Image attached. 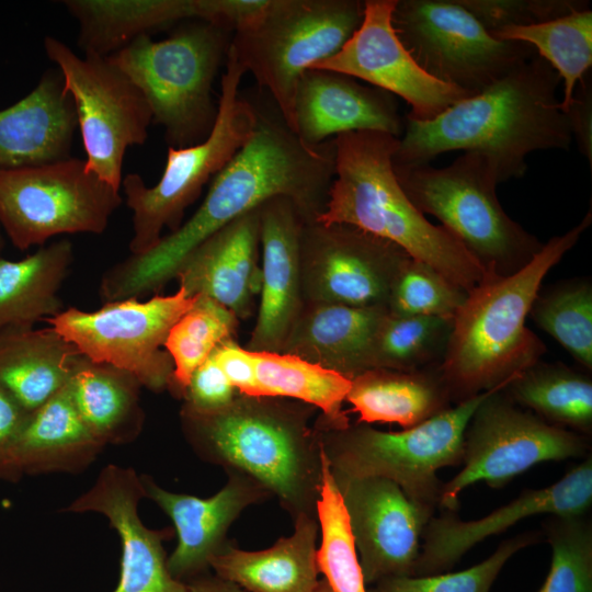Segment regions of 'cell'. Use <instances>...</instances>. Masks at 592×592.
Wrapping results in <instances>:
<instances>
[{
	"label": "cell",
	"mask_w": 592,
	"mask_h": 592,
	"mask_svg": "<svg viewBox=\"0 0 592 592\" xmlns=\"http://www.w3.org/2000/svg\"><path fill=\"white\" fill-rule=\"evenodd\" d=\"M254 107L258 119L252 137L213 178L196 212L150 250L130 254L103 275L100 296L104 303L160 292L195 247L273 197L291 200L307 221L321 214L334 177L333 138L308 146L275 104L270 110Z\"/></svg>",
	"instance_id": "cell-1"
},
{
	"label": "cell",
	"mask_w": 592,
	"mask_h": 592,
	"mask_svg": "<svg viewBox=\"0 0 592 592\" xmlns=\"http://www.w3.org/2000/svg\"><path fill=\"white\" fill-rule=\"evenodd\" d=\"M557 71L535 54L508 76L453 104L429 121L405 119L397 166L426 164L452 150L477 151L494 167L499 182L522 178L536 150L570 147Z\"/></svg>",
	"instance_id": "cell-2"
},
{
	"label": "cell",
	"mask_w": 592,
	"mask_h": 592,
	"mask_svg": "<svg viewBox=\"0 0 592 592\" xmlns=\"http://www.w3.org/2000/svg\"><path fill=\"white\" fill-rule=\"evenodd\" d=\"M316 408L286 398L238 394L225 408L182 407L183 432L203 459L251 477L288 512L317 516L322 451L310 419Z\"/></svg>",
	"instance_id": "cell-3"
},
{
	"label": "cell",
	"mask_w": 592,
	"mask_h": 592,
	"mask_svg": "<svg viewBox=\"0 0 592 592\" xmlns=\"http://www.w3.org/2000/svg\"><path fill=\"white\" fill-rule=\"evenodd\" d=\"M592 223L589 210L563 235L555 236L521 270L487 274L467 294L453 319L439 374L451 401H464L502 384L539 362L545 345L526 327V317L547 273Z\"/></svg>",
	"instance_id": "cell-4"
},
{
	"label": "cell",
	"mask_w": 592,
	"mask_h": 592,
	"mask_svg": "<svg viewBox=\"0 0 592 592\" xmlns=\"http://www.w3.org/2000/svg\"><path fill=\"white\" fill-rule=\"evenodd\" d=\"M333 144L334 177L316 221L350 225L390 241L467 294L485 280L487 272L476 258L405 194L392 166L399 137L361 130L338 135Z\"/></svg>",
	"instance_id": "cell-5"
},
{
	"label": "cell",
	"mask_w": 592,
	"mask_h": 592,
	"mask_svg": "<svg viewBox=\"0 0 592 592\" xmlns=\"http://www.w3.org/2000/svg\"><path fill=\"white\" fill-rule=\"evenodd\" d=\"M392 166L414 207L437 218L487 274H512L542 249L544 243L503 210L498 174L485 155L465 151L444 168Z\"/></svg>",
	"instance_id": "cell-6"
},
{
	"label": "cell",
	"mask_w": 592,
	"mask_h": 592,
	"mask_svg": "<svg viewBox=\"0 0 592 592\" xmlns=\"http://www.w3.org/2000/svg\"><path fill=\"white\" fill-rule=\"evenodd\" d=\"M229 34L194 20L166 39L141 35L107 57L141 91L169 147L192 146L209 134L218 112L213 83L226 60Z\"/></svg>",
	"instance_id": "cell-7"
},
{
	"label": "cell",
	"mask_w": 592,
	"mask_h": 592,
	"mask_svg": "<svg viewBox=\"0 0 592 592\" xmlns=\"http://www.w3.org/2000/svg\"><path fill=\"white\" fill-rule=\"evenodd\" d=\"M510 383L399 432H385L358 422L328 428L316 421L314 426L332 473L389 479L411 500L436 509L443 486L437 470L462 463L465 432L476 409Z\"/></svg>",
	"instance_id": "cell-8"
},
{
	"label": "cell",
	"mask_w": 592,
	"mask_h": 592,
	"mask_svg": "<svg viewBox=\"0 0 592 592\" xmlns=\"http://www.w3.org/2000/svg\"><path fill=\"white\" fill-rule=\"evenodd\" d=\"M221 76L215 123L202 141L181 148H168L166 167L153 186H147L137 173L122 180L126 204L133 212V255L147 252L162 238L164 228L181 226L185 208L203 186L219 173L252 137L257 126L254 104L239 95L246 70L229 48Z\"/></svg>",
	"instance_id": "cell-9"
},
{
	"label": "cell",
	"mask_w": 592,
	"mask_h": 592,
	"mask_svg": "<svg viewBox=\"0 0 592 592\" xmlns=\"http://www.w3.org/2000/svg\"><path fill=\"white\" fill-rule=\"evenodd\" d=\"M364 1L270 0L229 48L265 89L293 130V104L301 75L341 49L360 26Z\"/></svg>",
	"instance_id": "cell-10"
},
{
	"label": "cell",
	"mask_w": 592,
	"mask_h": 592,
	"mask_svg": "<svg viewBox=\"0 0 592 592\" xmlns=\"http://www.w3.org/2000/svg\"><path fill=\"white\" fill-rule=\"evenodd\" d=\"M392 25L426 75L469 95L536 54L526 43L494 37L457 0H397Z\"/></svg>",
	"instance_id": "cell-11"
},
{
	"label": "cell",
	"mask_w": 592,
	"mask_h": 592,
	"mask_svg": "<svg viewBox=\"0 0 592 592\" xmlns=\"http://www.w3.org/2000/svg\"><path fill=\"white\" fill-rule=\"evenodd\" d=\"M121 204L86 160L0 169V225L20 250L61 234H102Z\"/></svg>",
	"instance_id": "cell-12"
},
{
	"label": "cell",
	"mask_w": 592,
	"mask_h": 592,
	"mask_svg": "<svg viewBox=\"0 0 592 592\" xmlns=\"http://www.w3.org/2000/svg\"><path fill=\"white\" fill-rule=\"evenodd\" d=\"M196 298L179 287L172 295L110 301L93 311L71 307L45 321L89 361L125 371L141 386L162 391L171 388L174 369L166 339Z\"/></svg>",
	"instance_id": "cell-13"
},
{
	"label": "cell",
	"mask_w": 592,
	"mask_h": 592,
	"mask_svg": "<svg viewBox=\"0 0 592 592\" xmlns=\"http://www.w3.org/2000/svg\"><path fill=\"white\" fill-rule=\"evenodd\" d=\"M588 436L550 424L514 403L502 390L487 397L464 436L463 467L443 483L439 508L456 512L460 492L479 481L502 488L544 462L588 456Z\"/></svg>",
	"instance_id": "cell-14"
},
{
	"label": "cell",
	"mask_w": 592,
	"mask_h": 592,
	"mask_svg": "<svg viewBox=\"0 0 592 592\" xmlns=\"http://www.w3.org/2000/svg\"><path fill=\"white\" fill-rule=\"evenodd\" d=\"M44 47L75 103L88 169L119 191L125 151L145 143L152 122L146 98L107 57L81 58L52 36Z\"/></svg>",
	"instance_id": "cell-15"
},
{
	"label": "cell",
	"mask_w": 592,
	"mask_h": 592,
	"mask_svg": "<svg viewBox=\"0 0 592 592\" xmlns=\"http://www.w3.org/2000/svg\"><path fill=\"white\" fill-rule=\"evenodd\" d=\"M411 259L401 248L343 224H304L300 271L304 303L387 307L394 283Z\"/></svg>",
	"instance_id": "cell-16"
},
{
	"label": "cell",
	"mask_w": 592,
	"mask_h": 592,
	"mask_svg": "<svg viewBox=\"0 0 592 592\" xmlns=\"http://www.w3.org/2000/svg\"><path fill=\"white\" fill-rule=\"evenodd\" d=\"M332 476L365 583L414 576L422 534L435 509L411 500L396 482L383 477Z\"/></svg>",
	"instance_id": "cell-17"
},
{
	"label": "cell",
	"mask_w": 592,
	"mask_h": 592,
	"mask_svg": "<svg viewBox=\"0 0 592 592\" xmlns=\"http://www.w3.org/2000/svg\"><path fill=\"white\" fill-rule=\"evenodd\" d=\"M396 3L364 1L357 30L339 52L311 68L340 72L397 95L411 107L407 117L429 121L471 95L433 79L419 67L392 25Z\"/></svg>",
	"instance_id": "cell-18"
},
{
	"label": "cell",
	"mask_w": 592,
	"mask_h": 592,
	"mask_svg": "<svg viewBox=\"0 0 592 592\" xmlns=\"http://www.w3.org/2000/svg\"><path fill=\"white\" fill-rule=\"evenodd\" d=\"M592 504V456L545 488L528 489L510 503L473 521L443 511L422 534L414 576L449 571L474 546L537 514L583 515Z\"/></svg>",
	"instance_id": "cell-19"
},
{
	"label": "cell",
	"mask_w": 592,
	"mask_h": 592,
	"mask_svg": "<svg viewBox=\"0 0 592 592\" xmlns=\"http://www.w3.org/2000/svg\"><path fill=\"white\" fill-rule=\"evenodd\" d=\"M146 497L141 478L130 468L107 465L94 485L66 509L67 512L103 514L118 533L122 544L121 572L112 592H187L170 574L163 542L172 531L150 530L138 515Z\"/></svg>",
	"instance_id": "cell-20"
},
{
	"label": "cell",
	"mask_w": 592,
	"mask_h": 592,
	"mask_svg": "<svg viewBox=\"0 0 592 592\" xmlns=\"http://www.w3.org/2000/svg\"><path fill=\"white\" fill-rule=\"evenodd\" d=\"M227 483L209 498L170 492L148 476H140L145 494L173 522L178 544L167 559L173 579L186 583L205 574L212 559L227 545V532L251 504L272 496L251 477L226 470Z\"/></svg>",
	"instance_id": "cell-21"
},
{
	"label": "cell",
	"mask_w": 592,
	"mask_h": 592,
	"mask_svg": "<svg viewBox=\"0 0 592 592\" xmlns=\"http://www.w3.org/2000/svg\"><path fill=\"white\" fill-rule=\"evenodd\" d=\"M261 289L247 350L281 353L303 306L300 236L307 220L284 196L260 208Z\"/></svg>",
	"instance_id": "cell-22"
},
{
	"label": "cell",
	"mask_w": 592,
	"mask_h": 592,
	"mask_svg": "<svg viewBox=\"0 0 592 592\" xmlns=\"http://www.w3.org/2000/svg\"><path fill=\"white\" fill-rule=\"evenodd\" d=\"M403 127L397 102L388 92L325 69H307L298 80L293 132L308 146L361 130L400 137Z\"/></svg>",
	"instance_id": "cell-23"
},
{
	"label": "cell",
	"mask_w": 592,
	"mask_h": 592,
	"mask_svg": "<svg viewBox=\"0 0 592 592\" xmlns=\"http://www.w3.org/2000/svg\"><path fill=\"white\" fill-rule=\"evenodd\" d=\"M260 206L230 221L195 247L175 277L189 296H205L238 319L251 315L261 289Z\"/></svg>",
	"instance_id": "cell-24"
},
{
	"label": "cell",
	"mask_w": 592,
	"mask_h": 592,
	"mask_svg": "<svg viewBox=\"0 0 592 592\" xmlns=\"http://www.w3.org/2000/svg\"><path fill=\"white\" fill-rule=\"evenodd\" d=\"M77 112L60 71H48L14 105L0 111V169L39 167L70 158Z\"/></svg>",
	"instance_id": "cell-25"
},
{
	"label": "cell",
	"mask_w": 592,
	"mask_h": 592,
	"mask_svg": "<svg viewBox=\"0 0 592 592\" xmlns=\"http://www.w3.org/2000/svg\"><path fill=\"white\" fill-rule=\"evenodd\" d=\"M387 312V307L304 303L281 353L352 379L371 369L373 338Z\"/></svg>",
	"instance_id": "cell-26"
},
{
	"label": "cell",
	"mask_w": 592,
	"mask_h": 592,
	"mask_svg": "<svg viewBox=\"0 0 592 592\" xmlns=\"http://www.w3.org/2000/svg\"><path fill=\"white\" fill-rule=\"evenodd\" d=\"M317 516L294 520V533L258 551L227 545L212 559L216 576L248 592H311L318 583Z\"/></svg>",
	"instance_id": "cell-27"
},
{
	"label": "cell",
	"mask_w": 592,
	"mask_h": 592,
	"mask_svg": "<svg viewBox=\"0 0 592 592\" xmlns=\"http://www.w3.org/2000/svg\"><path fill=\"white\" fill-rule=\"evenodd\" d=\"M82 358L50 327L0 331V384L31 413L68 384Z\"/></svg>",
	"instance_id": "cell-28"
},
{
	"label": "cell",
	"mask_w": 592,
	"mask_h": 592,
	"mask_svg": "<svg viewBox=\"0 0 592 592\" xmlns=\"http://www.w3.org/2000/svg\"><path fill=\"white\" fill-rule=\"evenodd\" d=\"M104 445L80 417L68 384L30 414L15 447L22 474L75 471L92 462Z\"/></svg>",
	"instance_id": "cell-29"
},
{
	"label": "cell",
	"mask_w": 592,
	"mask_h": 592,
	"mask_svg": "<svg viewBox=\"0 0 592 592\" xmlns=\"http://www.w3.org/2000/svg\"><path fill=\"white\" fill-rule=\"evenodd\" d=\"M346 401L358 423L415 426L451 408L439 371L374 368L351 379Z\"/></svg>",
	"instance_id": "cell-30"
},
{
	"label": "cell",
	"mask_w": 592,
	"mask_h": 592,
	"mask_svg": "<svg viewBox=\"0 0 592 592\" xmlns=\"http://www.w3.org/2000/svg\"><path fill=\"white\" fill-rule=\"evenodd\" d=\"M79 22L86 56L109 57L141 35L181 20H196V0H66Z\"/></svg>",
	"instance_id": "cell-31"
},
{
	"label": "cell",
	"mask_w": 592,
	"mask_h": 592,
	"mask_svg": "<svg viewBox=\"0 0 592 592\" xmlns=\"http://www.w3.org/2000/svg\"><path fill=\"white\" fill-rule=\"evenodd\" d=\"M73 260L62 239L19 261L0 259V331L29 328L62 310L59 289Z\"/></svg>",
	"instance_id": "cell-32"
},
{
	"label": "cell",
	"mask_w": 592,
	"mask_h": 592,
	"mask_svg": "<svg viewBox=\"0 0 592 592\" xmlns=\"http://www.w3.org/2000/svg\"><path fill=\"white\" fill-rule=\"evenodd\" d=\"M140 386L132 374L84 356L69 380L80 417L103 445L128 441L140 430Z\"/></svg>",
	"instance_id": "cell-33"
},
{
	"label": "cell",
	"mask_w": 592,
	"mask_h": 592,
	"mask_svg": "<svg viewBox=\"0 0 592 592\" xmlns=\"http://www.w3.org/2000/svg\"><path fill=\"white\" fill-rule=\"evenodd\" d=\"M250 352L257 397L286 398L310 405L322 413L317 422L328 428L350 424L342 409L351 388L350 378L294 355Z\"/></svg>",
	"instance_id": "cell-34"
},
{
	"label": "cell",
	"mask_w": 592,
	"mask_h": 592,
	"mask_svg": "<svg viewBox=\"0 0 592 592\" xmlns=\"http://www.w3.org/2000/svg\"><path fill=\"white\" fill-rule=\"evenodd\" d=\"M503 392L550 424L585 436L592 432V380L563 364L537 362L519 374Z\"/></svg>",
	"instance_id": "cell-35"
},
{
	"label": "cell",
	"mask_w": 592,
	"mask_h": 592,
	"mask_svg": "<svg viewBox=\"0 0 592 592\" xmlns=\"http://www.w3.org/2000/svg\"><path fill=\"white\" fill-rule=\"evenodd\" d=\"M502 41L532 46L562 81V112L571 103L577 83L592 65V11H574L567 15L530 26H508L493 34Z\"/></svg>",
	"instance_id": "cell-36"
},
{
	"label": "cell",
	"mask_w": 592,
	"mask_h": 592,
	"mask_svg": "<svg viewBox=\"0 0 592 592\" xmlns=\"http://www.w3.org/2000/svg\"><path fill=\"white\" fill-rule=\"evenodd\" d=\"M453 319L389 310L373 338L371 369L419 371L443 358Z\"/></svg>",
	"instance_id": "cell-37"
},
{
	"label": "cell",
	"mask_w": 592,
	"mask_h": 592,
	"mask_svg": "<svg viewBox=\"0 0 592 592\" xmlns=\"http://www.w3.org/2000/svg\"><path fill=\"white\" fill-rule=\"evenodd\" d=\"M238 318L215 300L197 296L193 306L173 325L164 350L173 362L171 388L182 397L191 376L223 342L232 339Z\"/></svg>",
	"instance_id": "cell-38"
},
{
	"label": "cell",
	"mask_w": 592,
	"mask_h": 592,
	"mask_svg": "<svg viewBox=\"0 0 592 592\" xmlns=\"http://www.w3.org/2000/svg\"><path fill=\"white\" fill-rule=\"evenodd\" d=\"M317 517L321 533L317 563L332 592H368L343 501L323 452Z\"/></svg>",
	"instance_id": "cell-39"
},
{
	"label": "cell",
	"mask_w": 592,
	"mask_h": 592,
	"mask_svg": "<svg viewBox=\"0 0 592 592\" xmlns=\"http://www.w3.org/2000/svg\"><path fill=\"white\" fill-rule=\"evenodd\" d=\"M530 315L584 368L592 369V286L571 280L538 293Z\"/></svg>",
	"instance_id": "cell-40"
},
{
	"label": "cell",
	"mask_w": 592,
	"mask_h": 592,
	"mask_svg": "<svg viewBox=\"0 0 592 592\" xmlns=\"http://www.w3.org/2000/svg\"><path fill=\"white\" fill-rule=\"evenodd\" d=\"M543 530L551 561L537 592H592V524L587 514L548 515Z\"/></svg>",
	"instance_id": "cell-41"
},
{
	"label": "cell",
	"mask_w": 592,
	"mask_h": 592,
	"mask_svg": "<svg viewBox=\"0 0 592 592\" xmlns=\"http://www.w3.org/2000/svg\"><path fill=\"white\" fill-rule=\"evenodd\" d=\"M467 293L430 265L410 259L390 292L388 310L401 316L454 319Z\"/></svg>",
	"instance_id": "cell-42"
},
{
	"label": "cell",
	"mask_w": 592,
	"mask_h": 592,
	"mask_svg": "<svg viewBox=\"0 0 592 592\" xmlns=\"http://www.w3.org/2000/svg\"><path fill=\"white\" fill-rule=\"evenodd\" d=\"M536 534L524 533L503 540L487 559L455 572L431 576L389 577L375 583L368 592H490L508 560L534 544Z\"/></svg>",
	"instance_id": "cell-43"
},
{
	"label": "cell",
	"mask_w": 592,
	"mask_h": 592,
	"mask_svg": "<svg viewBox=\"0 0 592 592\" xmlns=\"http://www.w3.org/2000/svg\"><path fill=\"white\" fill-rule=\"evenodd\" d=\"M490 33L508 26H530L589 9L583 0H457Z\"/></svg>",
	"instance_id": "cell-44"
},
{
	"label": "cell",
	"mask_w": 592,
	"mask_h": 592,
	"mask_svg": "<svg viewBox=\"0 0 592 592\" xmlns=\"http://www.w3.org/2000/svg\"><path fill=\"white\" fill-rule=\"evenodd\" d=\"M237 395L212 354L193 373L182 398L183 406L191 410L212 412L228 406Z\"/></svg>",
	"instance_id": "cell-45"
},
{
	"label": "cell",
	"mask_w": 592,
	"mask_h": 592,
	"mask_svg": "<svg viewBox=\"0 0 592 592\" xmlns=\"http://www.w3.org/2000/svg\"><path fill=\"white\" fill-rule=\"evenodd\" d=\"M15 398L0 384V479L18 481L22 474L15 462V447L30 418Z\"/></svg>",
	"instance_id": "cell-46"
},
{
	"label": "cell",
	"mask_w": 592,
	"mask_h": 592,
	"mask_svg": "<svg viewBox=\"0 0 592 592\" xmlns=\"http://www.w3.org/2000/svg\"><path fill=\"white\" fill-rule=\"evenodd\" d=\"M270 0H196L197 20L229 32L253 23Z\"/></svg>",
	"instance_id": "cell-47"
},
{
	"label": "cell",
	"mask_w": 592,
	"mask_h": 592,
	"mask_svg": "<svg viewBox=\"0 0 592 592\" xmlns=\"http://www.w3.org/2000/svg\"><path fill=\"white\" fill-rule=\"evenodd\" d=\"M213 356L238 394L257 397L255 369L249 350L230 339L217 346Z\"/></svg>",
	"instance_id": "cell-48"
},
{
	"label": "cell",
	"mask_w": 592,
	"mask_h": 592,
	"mask_svg": "<svg viewBox=\"0 0 592 592\" xmlns=\"http://www.w3.org/2000/svg\"><path fill=\"white\" fill-rule=\"evenodd\" d=\"M572 139L574 138L581 153L592 164V91L590 72L576 86L570 105L565 111Z\"/></svg>",
	"instance_id": "cell-49"
},
{
	"label": "cell",
	"mask_w": 592,
	"mask_h": 592,
	"mask_svg": "<svg viewBox=\"0 0 592 592\" xmlns=\"http://www.w3.org/2000/svg\"><path fill=\"white\" fill-rule=\"evenodd\" d=\"M185 585L187 592H248L238 584L208 572L190 580Z\"/></svg>",
	"instance_id": "cell-50"
},
{
	"label": "cell",
	"mask_w": 592,
	"mask_h": 592,
	"mask_svg": "<svg viewBox=\"0 0 592 592\" xmlns=\"http://www.w3.org/2000/svg\"><path fill=\"white\" fill-rule=\"evenodd\" d=\"M311 592H332L326 579L319 580Z\"/></svg>",
	"instance_id": "cell-51"
},
{
	"label": "cell",
	"mask_w": 592,
	"mask_h": 592,
	"mask_svg": "<svg viewBox=\"0 0 592 592\" xmlns=\"http://www.w3.org/2000/svg\"><path fill=\"white\" fill-rule=\"evenodd\" d=\"M1 244H2V243H1V237H0V250H1Z\"/></svg>",
	"instance_id": "cell-52"
}]
</instances>
